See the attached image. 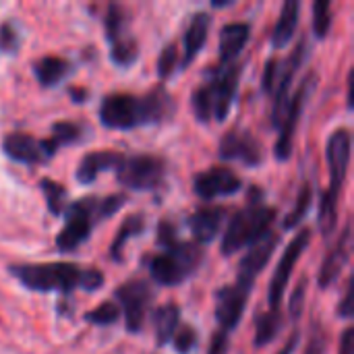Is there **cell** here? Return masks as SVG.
Segmentation results:
<instances>
[{"instance_id":"cb8c5ba5","label":"cell","mask_w":354,"mask_h":354,"mask_svg":"<svg viewBox=\"0 0 354 354\" xmlns=\"http://www.w3.org/2000/svg\"><path fill=\"white\" fill-rule=\"evenodd\" d=\"M73 73V64L62 56H44L33 64V75L41 87H56Z\"/></svg>"},{"instance_id":"ac0fdd59","label":"cell","mask_w":354,"mask_h":354,"mask_svg":"<svg viewBox=\"0 0 354 354\" xmlns=\"http://www.w3.org/2000/svg\"><path fill=\"white\" fill-rule=\"evenodd\" d=\"M305 56H307V37H303L297 44V48L292 50L290 58L286 60V66H284V71L280 75V81L274 87V102H272V116L270 118H272V124L276 129H280V124H282V118H284V112H286L288 100H290L292 79H295L299 66L303 64Z\"/></svg>"},{"instance_id":"3957f363","label":"cell","mask_w":354,"mask_h":354,"mask_svg":"<svg viewBox=\"0 0 354 354\" xmlns=\"http://www.w3.org/2000/svg\"><path fill=\"white\" fill-rule=\"evenodd\" d=\"M241 77V64H218L209 71L207 81L193 91L191 104L199 122H222L236 95Z\"/></svg>"},{"instance_id":"e0dca14e","label":"cell","mask_w":354,"mask_h":354,"mask_svg":"<svg viewBox=\"0 0 354 354\" xmlns=\"http://www.w3.org/2000/svg\"><path fill=\"white\" fill-rule=\"evenodd\" d=\"M278 243H280V236H278V232H274V230L266 232L259 241H255V243L249 247L247 255L241 259L239 274H236V284L247 286V288L253 290L255 278H257V276L263 272V268L268 266V261H270V257L274 255Z\"/></svg>"},{"instance_id":"f546056e","label":"cell","mask_w":354,"mask_h":354,"mask_svg":"<svg viewBox=\"0 0 354 354\" xmlns=\"http://www.w3.org/2000/svg\"><path fill=\"white\" fill-rule=\"evenodd\" d=\"M83 127L77 124V122H68V120H60L52 127V135L48 137L56 149L64 147V145H71V143H77L81 137H83Z\"/></svg>"},{"instance_id":"4dcf8cb0","label":"cell","mask_w":354,"mask_h":354,"mask_svg":"<svg viewBox=\"0 0 354 354\" xmlns=\"http://www.w3.org/2000/svg\"><path fill=\"white\" fill-rule=\"evenodd\" d=\"M311 201H313V187L309 183H305L301 187V193H299V199H297L295 209L284 220V230H292V228H297L305 220V216H307V212L311 207Z\"/></svg>"},{"instance_id":"d4e9b609","label":"cell","mask_w":354,"mask_h":354,"mask_svg":"<svg viewBox=\"0 0 354 354\" xmlns=\"http://www.w3.org/2000/svg\"><path fill=\"white\" fill-rule=\"evenodd\" d=\"M299 15H301V2L299 0H286L280 17L274 25V31H272V46L276 50H282L292 39V35L299 27Z\"/></svg>"},{"instance_id":"e575fe53","label":"cell","mask_w":354,"mask_h":354,"mask_svg":"<svg viewBox=\"0 0 354 354\" xmlns=\"http://www.w3.org/2000/svg\"><path fill=\"white\" fill-rule=\"evenodd\" d=\"M176 66H178V48H176V44H168L160 52V58H158V64H156L160 79H168L174 73Z\"/></svg>"},{"instance_id":"484cf974","label":"cell","mask_w":354,"mask_h":354,"mask_svg":"<svg viewBox=\"0 0 354 354\" xmlns=\"http://www.w3.org/2000/svg\"><path fill=\"white\" fill-rule=\"evenodd\" d=\"M180 326V307L176 303H166L153 311V330L158 346H164L172 342L174 332Z\"/></svg>"},{"instance_id":"8992f818","label":"cell","mask_w":354,"mask_h":354,"mask_svg":"<svg viewBox=\"0 0 354 354\" xmlns=\"http://www.w3.org/2000/svg\"><path fill=\"white\" fill-rule=\"evenodd\" d=\"M203 263V249L197 243L174 241L147 261V270L160 286H178Z\"/></svg>"},{"instance_id":"6da1fadb","label":"cell","mask_w":354,"mask_h":354,"mask_svg":"<svg viewBox=\"0 0 354 354\" xmlns=\"http://www.w3.org/2000/svg\"><path fill=\"white\" fill-rule=\"evenodd\" d=\"M174 97L164 85L149 89L145 95L110 93L100 104V120L106 129L131 131L145 124H160L174 114Z\"/></svg>"},{"instance_id":"7bdbcfd3","label":"cell","mask_w":354,"mask_h":354,"mask_svg":"<svg viewBox=\"0 0 354 354\" xmlns=\"http://www.w3.org/2000/svg\"><path fill=\"white\" fill-rule=\"evenodd\" d=\"M299 342H301V334H299V332H292L290 340L282 346V351H280L278 354H292L295 353V348L299 346Z\"/></svg>"},{"instance_id":"277c9868","label":"cell","mask_w":354,"mask_h":354,"mask_svg":"<svg viewBox=\"0 0 354 354\" xmlns=\"http://www.w3.org/2000/svg\"><path fill=\"white\" fill-rule=\"evenodd\" d=\"M276 216H278V209L263 203V191L259 187H253L249 191L247 205L230 220V224L224 232L222 255L230 257V255L239 253L241 249L251 247L266 232H270Z\"/></svg>"},{"instance_id":"60d3db41","label":"cell","mask_w":354,"mask_h":354,"mask_svg":"<svg viewBox=\"0 0 354 354\" xmlns=\"http://www.w3.org/2000/svg\"><path fill=\"white\" fill-rule=\"evenodd\" d=\"M305 290H307V278L301 280V284L297 286V290H295V295H292V301H290V313H292V317H299L301 311H303V303H305L303 292H305Z\"/></svg>"},{"instance_id":"83f0119b","label":"cell","mask_w":354,"mask_h":354,"mask_svg":"<svg viewBox=\"0 0 354 354\" xmlns=\"http://www.w3.org/2000/svg\"><path fill=\"white\" fill-rule=\"evenodd\" d=\"M145 232V216L143 214H131L118 228L114 241H112V247H110V257L114 261H120L122 259V249L124 245L129 243V239H135V236H141Z\"/></svg>"},{"instance_id":"44dd1931","label":"cell","mask_w":354,"mask_h":354,"mask_svg":"<svg viewBox=\"0 0 354 354\" xmlns=\"http://www.w3.org/2000/svg\"><path fill=\"white\" fill-rule=\"evenodd\" d=\"M124 153L114 151V149H100V151H91L87 156H83V160L77 166V180L81 185H89L93 183L102 172L106 170H116L118 164L122 162Z\"/></svg>"},{"instance_id":"f35d334b","label":"cell","mask_w":354,"mask_h":354,"mask_svg":"<svg viewBox=\"0 0 354 354\" xmlns=\"http://www.w3.org/2000/svg\"><path fill=\"white\" fill-rule=\"evenodd\" d=\"M280 62L276 58H272L266 66V75H263V91L266 93H272L274 87H276V79H278V73H280Z\"/></svg>"},{"instance_id":"ffe728a7","label":"cell","mask_w":354,"mask_h":354,"mask_svg":"<svg viewBox=\"0 0 354 354\" xmlns=\"http://www.w3.org/2000/svg\"><path fill=\"white\" fill-rule=\"evenodd\" d=\"M224 218H226V209L220 207V205H205V207H199V209L189 218V228H191V234H193L195 243H197V245L212 243V241L218 236Z\"/></svg>"},{"instance_id":"f1b7e54d","label":"cell","mask_w":354,"mask_h":354,"mask_svg":"<svg viewBox=\"0 0 354 354\" xmlns=\"http://www.w3.org/2000/svg\"><path fill=\"white\" fill-rule=\"evenodd\" d=\"M39 187L44 191V197H46V205L50 209L52 216H62L64 209H66V199H68V191L64 185L52 180V178H41L39 180Z\"/></svg>"},{"instance_id":"603a6c76","label":"cell","mask_w":354,"mask_h":354,"mask_svg":"<svg viewBox=\"0 0 354 354\" xmlns=\"http://www.w3.org/2000/svg\"><path fill=\"white\" fill-rule=\"evenodd\" d=\"M209 25H212V17L207 12H195L187 31H185V56L183 60L178 62L180 68L189 66L195 56L199 54V50L203 48L205 39H207V33H209Z\"/></svg>"},{"instance_id":"ab89813d","label":"cell","mask_w":354,"mask_h":354,"mask_svg":"<svg viewBox=\"0 0 354 354\" xmlns=\"http://www.w3.org/2000/svg\"><path fill=\"white\" fill-rule=\"evenodd\" d=\"M353 288H354V280L353 278H348V282H346V290H344V297H342V303H340V307H338V315L340 317H353Z\"/></svg>"},{"instance_id":"ee69618b","label":"cell","mask_w":354,"mask_h":354,"mask_svg":"<svg viewBox=\"0 0 354 354\" xmlns=\"http://www.w3.org/2000/svg\"><path fill=\"white\" fill-rule=\"evenodd\" d=\"M68 93H71V97H73L75 102H83V100L87 97V91H85V89H75V87H73Z\"/></svg>"},{"instance_id":"5bb4252c","label":"cell","mask_w":354,"mask_h":354,"mask_svg":"<svg viewBox=\"0 0 354 354\" xmlns=\"http://www.w3.org/2000/svg\"><path fill=\"white\" fill-rule=\"evenodd\" d=\"M218 153L224 162H241L251 168L263 162V145L259 143V139L253 137V133H249L247 129L239 127L230 129L222 137Z\"/></svg>"},{"instance_id":"74e56055","label":"cell","mask_w":354,"mask_h":354,"mask_svg":"<svg viewBox=\"0 0 354 354\" xmlns=\"http://www.w3.org/2000/svg\"><path fill=\"white\" fill-rule=\"evenodd\" d=\"M228 346H230V334L224 330H216V334L212 336L207 354H228Z\"/></svg>"},{"instance_id":"1f68e13d","label":"cell","mask_w":354,"mask_h":354,"mask_svg":"<svg viewBox=\"0 0 354 354\" xmlns=\"http://www.w3.org/2000/svg\"><path fill=\"white\" fill-rule=\"evenodd\" d=\"M120 315H122L120 313V307L116 303L108 301V303H102L95 309H91L85 315V319L89 324H93V326H112V324H116L120 319Z\"/></svg>"},{"instance_id":"7c38bea8","label":"cell","mask_w":354,"mask_h":354,"mask_svg":"<svg viewBox=\"0 0 354 354\" xmlns=\"http://www.w3.org/2000/svg\"><path fill=\"white\" fill-rule=\"evenodd\" d=\"M58 149L50 139H37L29 133H8L2 139V153L19 164L39 166L54 158Z\"/></svg>"},{"instance_id":"9c48e42d","label":"cell","mask_w":354,"mask_h":354,"mask_svg":"<svg viewBox=\"0 0 354 354\" xmlns=\"http://www.w3.org/2000/svg\"><path fill=\"white\" fill-rule=\"evenodd\" d=\"M114 172L122 187L135 191H151L158 189L166 178V160L151 153L124 156Z\"/></svg>"},{"instance_id":"5b68a950","label":"cell","mask_w":354,"mask_h":354,"mask_svg":"<svg viewBox=\"0 0 354 354\" xmlns=\"http://www.w3.org/2000/svg\"><path fill=\"white\" fill-rule=\"evenodd\" d=\"M351 133L348 129H338L332 133L328 141V166H330V187L322 193V203H319V216L317 224L324 232V236H330L336 228L338 222V201L340 193L346 180L348 164H351Z\"/></svg>"},{"instance_id":"30bf717a","label":"cell","mask_w":354,"mask_h":354,"mask_svg":"<svg viewBox=\"0 0 354 354\" xmlns=\"http://www.w3.org/2000/svg\"><path fill=\"white\" fill-rule=\"evenodd\" d=\"M315 85H317V73L311 71V73H307V77L299 83L297 91H295V93L290 95V100H288V108H286V112H284V118H282V124H280V135H278V141H276V158H278L280 162L288 160L290 153H292L297 127H299L303 108H305L309 95L313 93Z\"/></svg>"},{"instance_id":"d590c367","label":"cell","mask_w":354,"mask_h":354,"mask_svg":"<svg viewBox=\"0 0 354 354\" xmlns=\"http://www.w3.org/2000/svg\"><path fill=\"white\" fill-rule=\"evenodd\" d=\"M197 332L191 328V326H178V330L174 332L172 336V342H174V348L180 354H189L195 346H197Z\"/></svg>"},{"instance_id":"52a82bcc","label":"cell","mask_w":354,"mask_h":354,"mask_svg":"<svg viewBox=\"0 0 354 354\" xmlns=\"http://www.w3.org/2000/svg\"><path fill=\"white\" fill-rule=\"evenodd\" d=\"M64 226L56 236V249L60 253L77 251L91 234V228L106 218L100 197H81L64 209Z\"/></svg>"},{"instance_id":"b9f144b4","label":"cell","mask_w":354,"mask_h":354,"mask_svg":"<svg viewBox=\"0 0 354 354\" xmlns=\"http://www.w3.org/2000/svg\"><path fill=\"white\" fill-rule=\"evenodd\" d=\"M340 354H354V330L346 328L340 340Z\"/></svg>"},{"instance_id":"836d02e7","label":"cell","mask_w":354,"mask_h":354,"mask_svg":"<svg viewBox=\"0 0 354 354\" xmlns=\"http://www.w3.org/2000/svg\"><path fill=\"white\" fill-rule=\"evenodd\" d=\"M332 25V17H330V2L328 0H317L313 4V31L317 37H326Z\"/></svg>"},{"instance_id":"4316f807","label":"cell","mask_w":354,"mask_h":354,"mask_svg":"<svg viewBox=\"0 0 354 354\" xmlns=\"http://www.w3.org/2000/svg\"><path fill=\"white\" fill-rule=\"evenodd\" d=\"M282 324H284V317L280 309H268L259 313L255 317V340H253L255 348H263L272 340H276V336L282 330Z\"/></svg>"},{"instance_id":"8d00e7d4","label":"cell","mask_w":354,"mask_h":354,"mask_svg":"<svg viewBox=\"0 0 354 354\" xmlns=\"http://www.w3.org/2000/svg\"><path fill=\"white\" fill-rule=\"evenodd\" d=\"M328 348V334L324 332V328H319L317 324L313 326V334L311 340L307 344V353L305 354H326Z\"/></svg>"},{"instance_id":"7a4b0ae2","label":"cell","mask_w":354,"mask_h":354,"mask_svg":"<svg viewBox=\"0 0 354 354\" xmlns=\"http://www.w3.org/2000/svg\"><path fill=\"white\" fill-rule=\"evenodd\" d=\"M25 288L35 292L71 295L75 290L93 292L104 286V274L95 268L83 270L75 263H17L8 268Z\"/></svg>"},{"instance_id":"8fae6325","label":"cell","mask_w":354,"mask_h":354,"mask_svg":"<svg viewBox=\"0 0 354 354\" xmlns=\"http://www.w3.org/2000/svg\"><path fill=\"white\" fill-rule=\"evenodd\" d=\"M114 299L118 301L120 313L124 315V326L131 334L141 332L145 326L147 311L153 301V288L145 280H129L114 290Z\"/></svg>"},{"instance_id":"9a60e30c","label":"cell","mask_w":354,"mask_h":354,"mask_svg":"<svg viewBox=\"0 0 354 354\" xmlns=\"http://www.w3.org/2000/svg\"><path fill=\"white\" fill-rule=\"evenodd\" d=\"M241 189H243L241 176L228 166H214L209 170H203L193 180V191L205 201H212L216 197L234 195Z\"/></svg>"},{"instance_id":"4fadbf2b","label":"cell","mask_w":354,"mask_h":354,"mask_svg":"<svg viewBox=\"0 0 354 354\" xmlns=\"http://www.w3.org/2000/svg\"><path fill=\"white\" fill-rule=\"evenodd\" d=\"M311 243V230L309 228H303L297 232V236L290 241V245L286 247L274 276H272V282H270V290H268V303H270V309H280L282 305V299H284V292H286V286H288V280L295 272V266L297 261L301 259V255L307 251Z\"/></svg>"},{"instance_id":"7402d4cb","label":"cell","mask_w":354,"mask_h":354,"mask_svg":"<svg viewBox=\"0 0 354 354\" xmlns=\"http://www.w3.org/2000/svg\"><path fill=\"white\" fill-rule=\"evenodd\" d=\"M251 35V25L249 23H228L220 31V60L222 64H232L243 48L247 46Z\"/></svg>"},{"instance_id":"2e32d148","label":"cell","mask_w":354,"mask_h":354,"mask_svg":"<svg viewBox=\"0 0 354 354\" xmlns=\"http://www.w3.org/2000/svg\"><path fill=\"white\" fill-rule=\"evenodd\" d=\"M249 295L251 288L241 286V284H230V286H222L216 292V319H218V330L224 332H232L245 313V307L249 303Z\"/></svg>"},{"instance_id":"d6986e66","label":"cell","mask_w":354,"mask_h":354,"mask_svg":"<svg viewBox=\"0 0 354 354\" xmlns=\"http://www.w3.org/2000/svg\"><path fill=\"white\" fill-rule=\"evenodd\" d=\"M348 247H351V224L344 226V230L338 236V243L332 247V251L326 255V259L319 268V276H317L319 288H330L338 280L342 268L348 263V257H351Z\"/></svg>"},{"instance_id":"ba28073f","label":"cell","mask_w":354,"mask_h":354,"mask_svg":"<svg viewBox=\"0 0 354 354\" xmlns=\"http://www.w3.org/2000/svg\"><path fill=\"white\" fill-rule=\"evenodd\" d=\"M104 31L110 44V58L118 66H131L139 56V44L131 33V15L124 6L112 2L104 15Z\"/></svg>"},{"instance_id":"d6a6232c","label":"cell","mask_w":354,"mask_h":354,"mask_svg":"<svg viewBox=\"0 0 354 354\" xmlns=\"http://www.w3.org/2000/svg\"><path fill=\"white\" fill-rule=\"evenodd\" d=\"M21 48V31L12 21H4L0 25V52L2 54H17Z\"/></svg>"}]
</instances>
